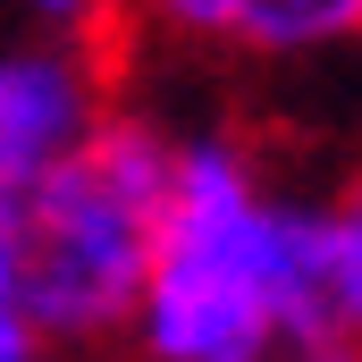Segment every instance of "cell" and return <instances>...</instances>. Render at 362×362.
Instances as JSON below:
<instances>
[{"label": "cell", "instance_id": "7a4b0ae2", "mask_svg": "<svg viewBox=\"0 0 362 362\" xmlns=\"http://www.w3.org/2000/svg\"><path fill=\"white\" fill-rule=\"evenodd\" d=\"M169 160L177 127L127 93L51 177L17 194L25 286L59 354H118L135 337V303L169 211Z\"/></svg>", "mask_w": 362, "mask_h": 362}, {"label": "cell", "instance_id": "6da1fadb", "mask_svg": "<svg viewBox=\"0 0 362 362\" xmlns=\"http://www.w3.org/2000/svg\"><path fill=\"white\" fill-rule=\"evenodd\" d=\"M320 303V185L286 177L253 127H177L169 211L135 303V362H228Z\"/></svg>", "mask_w": 362, "mask_h": 362}, {"label": "cell", "instance_id": "9c48e42d", "mask_svg": "<svg viewBox=\"0 0 362 362\" xmlns=\"http://www.w3.org/2000/svg\"><path fill=\"white\" fill-rule=\"evenodd\" d=\"M354 59H362V42H354Z\"/></svg>", "mask_w": 362, "mask_h": 362}, {"label": "cell", "instance_id": "3957f363", "mask_svg": "<svg viewBox=\"0 0 362 362\" xmlns=\"http://www.w3.org/2000/svg\"><path fill=\"white\" fill-rule=\"evenodd\" d=\"M127 42H68L25 34L0 42V194L17 202L34 177H51L93 127L127 101Z\"/></svg>", "mask_w": 362, "mask_h": 362}, {"label": "cell", "instance_id": "5b68a950", "mask_svg": "<svg viewBox=\"0 0 362 362\" xmlns=\"http://www.w3.org/2000/svg\"><path fill=\"white\" fill-rule=\"evenodd\" d=\"M320 303L329 329L362 337V152L320 177Z\"/></svg>", "mask_w": 362, "mask_h": 362}, {"label": "cell", "instance_id": "ba28073f", "mask_svg": "<svg viewBox=\"0 0 362 362\" xmlns=\"http://www.w3.org/2000/svg\"><path fill=\"white\" fill-rule=\"evenodd\" d=\"M228 362H362V337L329 329V320H303V329H278V337H262V346H245Z\"/></svg>", "mask_w": 362, "mask_h": 362}, {"label": "cell", "instance_id": "277c9868", "mask_svg": "<svg viewBox=\"0 0 362 362\" xmlns=\"http://www.w3.org/2000/svg\"><path fill=\"white\" fill-rule=\"evenodd\" d=\"M127 42L202 68H329L362 42V0H127Z\"/></svg>", "mask_w": 362, "mask_h": 362}, {"label": "cell", "instance_id": "52a82bcc", "mask_svg": "<svg viewBox=\"0 0 362 362\" xmlns=\"http://www.w3.org/2000/svg\"><path fill=\"white\" fill-rule=\"evenodd\" d=\"M34 34H68V42H127V0H17Z\"/></svg>", "mask_w": 362, "mask_h": 362}, {"label": "cell", "instance_id": "8992f818", "mask_svg": "<svg viewBox=\"0 0 362 362\" xmlns=\"http://www.w3.org/2000/svg\"><path fill=\"white\" fill-rule=\"evenodd\" d=\"M0 362H59L34 286H25V236H17V202L0 194Z\"/></svg>", "mask_w": 362, "mask_h": 362}]
</instances>
